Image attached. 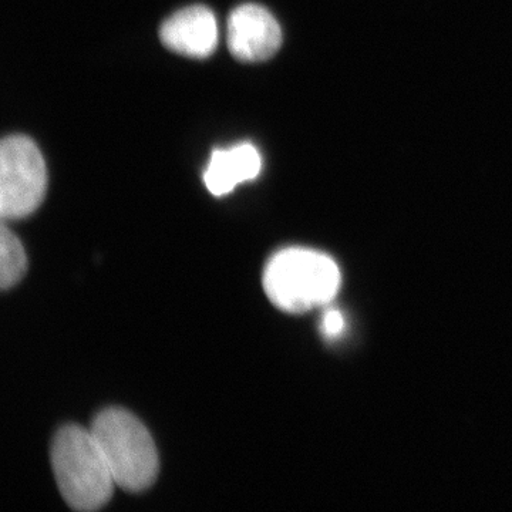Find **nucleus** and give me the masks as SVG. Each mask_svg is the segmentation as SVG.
<instances>
[{
	"instance_id": "nucleus-7",
	"label": "nucleus",
	"mask_w": 512,
	"mask_h": 512,
	"mask_svg": "<svg viewBox=\"0 0 512 512\" xmlns=\"http://www.w3.org/2000/svg\"><path fill=\"white\" fill-rule=\"evenodd\" d=\"M262 170V157L251 143H241L227 150L212 151L205 168L204 183L211 194L221 197L237 185L255 180Z\"/></svg>"
},
{
	"instance_id": "nucleus-2",
	"label": "nucleus",
	"mask_w": 512,
	"mask_h": 512,
	"mask_svg": "<svg viewBox=\"0 0 512 512\" xmlns=\"http://www.w3.org/2000/svg\"><path fill=\"white\" fill-rule=\"evenodd\" d=\"M339 288V266L329 255L313 249H284L272 256L264 272L269 301L288 313H305L328 305Z\"/></svg>"
},
{
	"instance_id": "nucleus-8",
	"label": "nucleus",
	"mask_w": 512,
	"mask_h": 512,
	"mask_svg": "<svg viewBox=\"0 0 512 512\" xmlns=\"http://www.w3.org/2000/svg\"><path fill=\"white\" fill-rule=\"evenodd\" d=\"M28 258L19 238L6 225L0 234V285L13 288L26 274Z\"/></svg>"
},
{
	"instance_id": "nucleus-5",
	"label": "nucleus",
	"mask_w": 512,
	"mask_h": 512,
	"mask_svg": "<svg viewBox=\"0 0 512 512\" xmlns=\"http://www.w3.org/2000/svg\"><path fill=\"white\" fill-rule=\"evenodd\" d=\"M282 30L269 10L247 3L238 6L228 19V46L242 62H262L278 52Z\"/></svg>"
},
{
	"instance_id": "nucleus-6",
	"label": "nucleus",
	"mask_w": 512,
	"mask_h": 512,
	"mask_svg": "<svg viewBox=\"0 0 512 512\" xmlns=\"http://www.w3.org/2000/svg\"><path fill=\"white\" fill-rule=\"evenodd\" d=\"M160 36L173 52L204 59L217 49V19L205 6H190L165 20Z\"/></svg>"
},
{
	"instance_id": "nucleus-1",
	"label": "nucleus",
	"mask_w": 512,
	"mask_h": 512,
	"mask_svg": "<svg viewBox=\"0 0 512 512\" xmlns=\"http://www.w3.org/2000/svg\"><path fill=\"white\" fill-rule=\"evenodd\" d=\"M52 467L60 493L73 510L96 511L109 503L116 481L92 430H60L52 444Z\"/></svg>"
},
{
	"instance_id": "nucleus-3",
	"label": "nucleus",
	"mask_w": 512,
	"mask_h": 512,
	"mask_svg": "<svg viewBox=\"0 0 512 512\" xmlns=\"http://www.w3.org/2000/svg\"><path fill=\"white\" fill-rule=\"evenodd\" d=\"M97 440L116 485L140 493L153 485L160 460L153 437L137 417L123 409H107L93 421Z\"/></svg>"
},
{
	"instance_id": "nucleus-4",
	"label": "nucleus",
	"mask_w": 512,
	"mask_h": 512,
	"mask_svg": "<svg viewBox=\"0 0 512 512\" xmlns=\"http://www.w3.org/2000/svg\"><path fill=\"white\" fill-rule=\"evenodd\" d=\"M47 171L36 144L26 136H10L0 147V214L22 220L45 200Z\"/></svg>"
},
{
	"instance_id": "nucleus-9",
	"label": "nucleus",
	"mask_w": 512,
	"mask_h": 512,
	"mask_svg": "<svg viewBox=\"0 0 512 512\" xmlns=\"http://www.w3.org/2000/svg\"><path fill=\"white\" fill-rule=\"evenodd\" d=\"M343 329H345V318H343L342 313L336 311V309H329L323 315L322 332L328 338H336L343 332Z\"/></svg>"
}]
</instances>
